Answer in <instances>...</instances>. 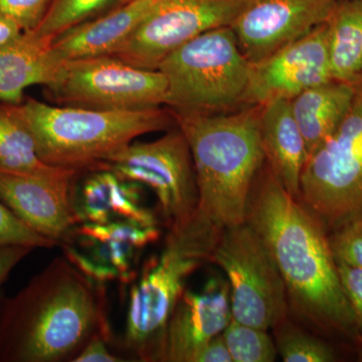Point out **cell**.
<instances>
[{
    "instance_id": "cell-1",
    "label": "cell",
    "mask_w": 362,
    "mask_h": 362,
    "mask_svg": "<svg viewBox=\"0 0 362 362\" xmlns=\"http://www.w3.org/2000/svg\"><path fill=\"white\" fill-rule=\"evenodd\" d=\"M246 223L264 240L277 265L290 313L307 327L361 342L331 251L329 233L282 187L267 163L252 185Z\"/></svg>"
},
{
    "instance_id": "cell-2",
    "label": "cell",
    "mask_w": 362,
    "mask_h": 362,
    "mask_svg": "<svg viewBox=\"0 0 362 362\" xmlns=\"http://www.w3.org/2000/svg\"><path fill=\"white\" fill-rule=\"evenodd\" d=\"M103 286L52 259L0 304V362L73 361L97 333L111 338Z\"/></svg>"
},
{
    "instance_id": "cell-3",
    "label": "cell",
    "mask_w": 362,
    "mask_h": 362,
    "mask_svg": "<svg viewBox=\"0 0 362 362\" xmlns=\"http://www.w3.org/2000/svg\"><path fill=\"white\" fill-rule=\"evenodd\" d=\"M262 106L214 114H176L194 160L197 211L221 228L246 223L252 185L265 164Z\"/></svg>"
},
{
    "instance_id": "cell-4",
    "label": "cell",
    "mask_w": 362,
    "mask_h": 362,
    "mask_svg": "<svg viewBox=\"0 0 362 362\" xmlns=\"http://www.w3.org/2000/svg\"><path fill=\"white\" fill-rule=\"evenodd\" d=\"M21 110L45 163L81 173L106 169L112 157L148 133L176 125L166 107L142 110H97L52 106L28 98Z\"/></svg>"
},
{
    "instance_id": "cell-5",
    "label": "cell",
    "mask_w": 362,
    "mask_h": 362,
    "mask_svg": "<svg viewBox=\"0 0 362 362\" xmlns=\"http://www.w3.org/2000/svg\"><path fill=\"white\" fill-rule=\"evenodd\" d=\"M160 254L149 257L131 286L123 345L136 361H158L166 326L187 281L211 257L223 228L195 211L169 228Z\"/></svg>"
},
{
    "instance_id": "cell-6",
    "label": "cell",
    "mask_w": 362,
    "mask_h": 362,
    "mask_svg": "<svg viewBox=\"0 0 362 362\" xmlns=\"http://www.w3.org/2000/svg\"><path fill=\"white\" fill-rule=\"evenodd\" d=\"M168 106L176 114H214L245 106L252 64L230 26L214 28L181 45L161 62Z\"/></svg>"
},
{
    "instance_id": "cell-7",
    "label": "cell",
    "mask_w": 362,
    "mask_h": 362,
    "mask_svg": "<svg viewBox=\"0 0 362 362\" xmlns=\"http://www.w3.org/2000/svg\"><path fill=\"white\" fill-rule=\"evenodd\" d=\"M337 128L308 156L299 201L328 233L362 216V75Z\"/></svg>"
},
{
    "instance_id": "cell-8",
    "label": "cell",
    "mask_w": 362,
    "mask_h": 362,
    "mask_svg": "<svg viewBox=\"0 0 362 362\" xmlns=\"http://www.w3.org/2000/svg\"><path fill=\"white\" fill-rule=\"evenodd\" d=\"M211 263L225 273L233 320L269 331L290 316L282 276L251 226L223 228Z\"/></svg>"
},
{
    "instance_id": "cell-9",
    "label": "cell",
    "mask_w": 362,
    "mask_h": 362,
    "mask_svg": "<svg viewBox=\"0 0 362 362\" xmlns=\"http://www.w3.org/2000/svg\"><path fill=\"white\" fill-rule=\"evenodd\" d=\"M45 87L62 106L97 110H142L168 101V81L160 71L112 56L63 62Z\"/></svg>"
},
{
    "instance_id": "cell-10",
    "label": "cell",
    "mask_w": 362,
    "mask_h": 362,
    "mask_svg": "<svg viewBox=\"0 0 362 362\" xmlns=\"http://www.w3.org/2000/svg\"><path fill=\"white\" fill-rule=\"evenodd\" d=\"M153 190L168 228L187 223L199 206L192 152L180 128L151 142L133 141L112 157L107 168Z\"/></svg>"
},
{
    "instance_id": "cell-11",
    "label": "cell",
    "mask_w": 362,
    "mask_h": 362,
    "mask_svg": "<svg viewBox=\"0 0 362 362\" xmlns=\"http://www.w3.org/2000/svg\"><path fill=\"white\" fill-rule=\"evenodd\" d=\"M249 0H158L134 33L109 56L158 70L161 62L202 33L233 25Z\"/></svg>"
},
{
    "instance_id": "cell-12",
    "label": "cell",
    "mask_w": 362,
    "mask_h": 362,
    "mask_svg": "<svg viewBox=\"0 0 362 362\" xmlns=\"http://www.w3.org/2000/svg\"><path fill=\"white\" fill-rule=\"evenodd\" d=\"M159 226L132 223H81L71 228L59 246L78 270L99 284L118 280L129 284L143 250L160 237Z\"/></svg>"
},
{
    "instance_id": "cell-13",
    "label": "cell",
    "mask_w": 362,
    "mask_h": 362,
    "mask_svg": "<svg viewBox=\"0 0 362 362\" xmlns=\"http://www.w3.org/2000/svg\"><path fill=\"white\" fill-rule=\"evenodd\" d=\"M333 80L327 21L317 25L268 58L252 65L245 106L291 100L300 93Z\"/></svg>"
},
{
    "instance_id": "cell-14",
    "label": "cell",
    "mask_w": 362,
    "mask_h": 362,
    "mask_svg": "<svg viewBox=\"0 0 362 362\" xmlns=\"http://www.w3.org/2000/svg\"><path fill=\"white\" fill-rule=\"evenodd\" d=\"M338 0H249L230 25L254 65L325 23Z\"/></svg>"
},
{
    "instance_id": "cell-15",
    "label": "cell",
    "mask_w": 362,
    "mask_h": 362,
    "mask_svg": "<svg viewBox=\"0 0 362 362\" xmlns=\"http://www.w3.org/2000/svg\"><path fill=\"white\" fill-rule=\"evenodd\" d=\"M78 176L35 175L0 168V201L35 232L59 246L80 223L73 202Z\"/></svg>"
},
{
    "instance_id": "cell-16",
    "label": "cell",
    "mask_w": 362,
    "mask_h": 362,
    "mask_svg": "<svg viewBox=\"0 0 362 362\" xmlns=\"http://www.w3.org/2000/svg\"><path fill=\"white\" fill-rule=\"evenodd\" d=\"M232 319L226 279L214 276L199 291L185 290L169 318L158 361L188 362L195 350L221 334Z\"/></svg>"
},
{
    "instance_id": "cell-17",
    "label": "cell",
    "mask_w": 362,
    "mask_h": 362,
    "mask_svg": "<svg viewBox=\"0 0 362 362\" xmlns=\"http://www.w3.org/2000/svg\"><path fill=\"white\" fill-rule=\"evenodd\" d=\"M73 202L81 223H132L158 226L157 216L143 204L142 185L125 180L111 169L85 173Z\"/></svg>"
},
{
    "instance_id": "cell-18",
    "label": "cell",
    "mask_w": 362,
    "mask_h": 362,
    "mask_svg": "<svg viewBox=\"0 0 362 362\" xmlns=\"http://www.w3.org/2000/svg\"><path fill=\"white\" fill-rule=\"evenodd\" d=\"M158 0H133L54 37L52 52L59 63L109 56L134 33Z\"/></svg>"
},
{
    "instance_id": "cell-19",
    "label": "cell",
    "mask_w": 362,
    "mask_h": 362,
    "mask_svg": "<svg viewBox=\"0 0 362 362\" xmlns=\"http://www.w3.org/2000/svg\"><path fill=\"white\" fill-rule=\"evenodd\" d=\"M259 127L267 165L282 187L299 199L300 180L309 154L291 101L278 99L263 105Z\"/></svg>"
},
{
    "instance_id": "cell-20",
    "label": "cell",
    "mask_w": 362,
    "mask_h": 362,
    "mask_svg": "<svg viewBox=\"0 0 362 362\" xmlns=\"http://www.w3.org/2000/svg\"><path fill=\"white\" fill-rule=\"evenodd\" d=\"M52 42L30 30L0 47V102L21 104L28 87L51 82L61 64L52 54Z\"/></svg>"
},
{
    "instance_id": "cell-21",
    "label": "cell",
    "mask_w": 362,
    "mask_h": 362,
    "mask_svg": "<svg viewBox=\"0 0 362 362\" xmlns=\"http://www.w3.org/2000/svg\"><path fill=\"white\" fill-rule=\"evenodd\" d=\"M354 84L331 80L291 100L293 114L304 136L309 156L333 132L349 109Z\"/></svg>"
},
{
    "instance_id": "cell-22",
    "label": "cell",
    "mask_w": 362,
    "mask_h": 362,
    "mask_svg": "<svg viewBox=\"0 0 362 362\" xmlns=\"http://www.w3.org/2000/svg\"><path fill=\"white\" fill-rule=\"evenodd\" d=\"M326 21L333 80L354 82L362 75V0H338Z\"/></svg>"
},
{
    "instance_id": "cell-23",
    "label": "cell",
    "mask_w": 362,
    "mask_h": 362,
    "mask_svg": "<svg viewBox=\"0 0 362 362\" xmlns=\"http://www.w3.org/2000/svg\"><path fill=\"white\" fill-rule=\"evenodd\" d=\"M0 168L42 176L80 175L45 163L37 153L21 105L6 102H0Z\"/></svg>"
},
{
    "instance_id": "cell-24",
    "label": "cell",
    "mask_w": 362,
    "mask_h": 362,
    "mask_svg": "<svg viewBox=\"0 0 362 362\" xmlns=\"http://www.w3.org/2000/svg\"><path fill=\"white\" fill-rule=\"evenodd\" d=\"M274 341L285 362H332L337 361L334 349L320 337L308 332L288 316L277 324Z\"/></svg>"
},
{
    "instance_id": "cell-25",
    "label": "cell",
    "mask_w": 362,
    "mask_h": 362,
    "mask_svg": "<svg viewBox=\"0 0 362 362\" xmlns=\"http://www.w3.org/2000/svg\"><path fill=\"white\" fill-rule=\"evenodd\" d=\"M221 334L233 362H273L277 359V347L268 330L232 319Z\"/></svg>"
},
{
    "instance_id": "cell-26",
    "label": "cell",
    "mask_w": 362,
    "mask_h": 362,
    "mask_svg": "<svg viewBox=\"0 0 362 362\" xmlns=\"http://www.w3.org/2000/svg\"><path fill=\"white\" fill-rule=\"evenodd\" d=\"M119 0H52L37 32L45 37H58L74 26L96 18Z\"/></svg>"
},
{
    "instance_id": "cell-27",
    "label": "cell",
    "mask_w": 362,
    "mask_h": 362,
    "mask_svg": "<svg viewBox=\"0 0 362 362\" xmlns=\"http://www.w3.org/2000/svg\"><path fill=\"white\" fill-rule=\"evenodd\" d=\"M9 246L52 249L59 245L54 240L35 232L8 206L0 201V247Z\"/></svg>"
},
{
    "instance_id": "cell-28",
    "label": "cell",
    "mask_w": 362,
    "mask_h": 362,
    "mask_svg": "<svg viewBox=\"0 0 362 362\" xmlns=\"http://www.w3.org/2000/svg\"><path fill=\"white\" fill-rule=\"evenodd\" d=\"M335 261L362 270V220L361 218L329 233Z\"/></svg>"
},
{
    "instance_id": "cell-29",
    "label": "cell",
    "mask_w": 362,
    "mask_h": 362,
    "mask_svg": "<svg viewBox=\"0 0 362 362\" xmlns=\"http://www.w3.org/2000/svg\"><path fill=\"white\" fill-rule=\"evenodd\" d=\"M52 0H0V16L13 21L23 32L35 30Z\"/></svg>"
},
{
    "instance_id": "cell-30",
    "label": "cell",
    "mask_w": 362,
    "mask_h": 362,
    "mask_svg": "<svg viewBox=\"0 0 362 362\" xmlns=\"http://www.w3.org/2000/svg\"><path fill=\"white\" fill-rule=\"evenodd\" d=\"M337 264L340 283L354 312L359 339L362 342V270L340 262Z\"/></svg>"
},
{
    "instance_id": "cell-31",
    "label": "cell",
    "mask_w": 362,
    "mask_h": 362,
    "mask_svg": "<svg viewBox=\"0 0 362 362\" xmlns=\"http://www.w3.org/2000/svg\"><path fill=\"white\" fill-rule=\"evenodd\" d=\"M110 338L97 333L86 343L73 362H122L125 359L113 354L108 349Z\"/></svg>"
},
{
    "instance_id": "cell-32",
    "label": "cell",
    "mask_w": 362,
    "mask_h": 362,
    "mask_svg": "<svg viewBox=\"0 0 362 362\" xmlns=\"http://www.w3.org/2000/svg\"><path fill=\"white\" fill-rule=\"evenodd\" d=\"M188 362H233V359L223 334H220L195 350Z\"/></svg>"
},
{
    "instance_id": "cell-33",
    "label": "cell",
    "mask_w": 362,
    "mask_h": 362,
    "mask_svg": "<svg viewBox=\"0 0 362 362\" xmlns=\"http://www.w3.org/2000/svg\"><path fill=\"white\" fill-rule=\"evenodd\" d=\"M33 250V247L25 246L0 247V287L6 282L13 269Z\"/></svg>"
},
{
    "instance_id": "cell-34",
    "label": "cell",
    "mask_w": 362,
    "mask_h": 362,
    "mask_svg": "<svg viewBox=\"0 0 362 362\" xmlns=\"http://www.w3.org/2000/svg\"><path fill=\"white\" fill-rule=\"evenodd\" d=\"M23 32L16 23L0 16V47L16 39Z\"/></svg>"
},
{
    "instance_id": "cell-35",
    "label": "cell",
    "mask_w": 362,
    "mask_h": 362,
    "mask_svg": "<svg viewBox=\"0 0 362 362\" xmlns=\"http://www.w3.org/2000/svg\"><path fill=\"white\" fill-rule=\"evenodd\" d=\"M130 1H133V0H119L118 4H117V6H119V4H127V2Z\"/></svg>"
},
{
    "instance_id": "cell-36",
    "label": "cell",
    "mask_w": 362,
    "mask_h": 362,
    "mask_svg": "<svg viewBox=\"0 0 362 362\" xmlns=\"http://www.w3.org/2000/svg\"><path fill=\"white\" fill-rule=\"evenodd\" d=\"M361 361H362V351H361Z\"/></svg>"
},
{
    "instance_id": "cell-37",
    "label": "cell",
    "mask_w": 362,
    "mask_h": 362,
    "mask_svg": "<svg viewBox=\"0 0 362 362\" xmlns=\"http://www.w3.org/2000/svg\"><path fill=\"white\" fill-rule=\"evenodd\" d=\"M361 220H362V216H361Z\"/></svg>"
}]
</instances>
